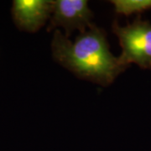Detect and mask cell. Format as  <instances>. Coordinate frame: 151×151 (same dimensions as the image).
Segmentation results:
<instances>
[{
	"mask_svg": "<svg viewBox=\"0 0 151 151\" xmlns=\"http://www.w3.org/2000/svg\"><path fill=\"white\" fill-rule=\"evenodd\" d=\"M55 61L81 79L108 86L127 68L109 49L106 31L93 24L71 42L55 30L51 44Z\"/></svg>",
	"mask_w": 151,
	"mask_h": 151,
	"instance_id": "cell-1",
	"label": "cell"
},
{
	"mask_svg": "<svg viewBox=\"0 0 151 151\" xmlns=\"http://www.w3.org/2000/svg\"><path fill=\"white\" fill-rule=\"evenodd\" d=\"M112 29L122 48V54L119 56L120 63L126 68L136 64L142 69L151 70L150 22L138 16L131 24L120 26L115 20Z\"/></svg>",
	"mask_w": 151,
	"mask_h": 151,
	"instance_id": "cell-2",
	"label": "cell"
},
{
	"mask_svg": "<svg viewBox=\"0 0 151 151\" xmlns=\"http://www.w3.org/2000/svg\"><path fill=\"white\" fill-rule=\"evenodd\" d=\"M92 18L93 13L86 0H55L47 30L62 27L68 38L74 30H79L81 34L86 32V28L90 29L94 24Z\"/></svg>",
	"mask_w": 151,
	"mask_h": 151,
	"instance_id": "cell-3",
	"label": "cell"
},
{
	"mask_svg": "<svg viewBox=\"0 0 151 151\" xmlns=\"http://www.w3.org/2000/svg\"><path fill=\"white\" fill-rule=\"evenodd\" d=\"M52 0H14L12 16L17 28L35 33L45 25L52 14Z\"/></svg>",
	"mask_w": 151,
	"mask_h": 151,
	"instance_id": "cell-4",
	"label": "cell"
},
{
	"mask_svg": "<svg viewBox=\"0 0 151 151\" xmlns=\"http://www.w3.org/2000/svg\"><path fill=\"white\" fill-rule=\"evenodd\" d=\"M110 3L118 14L127 17L133 14L139 16L142 13L151 9V0H112Z\"/></svg>",
	"mask_w": 151,
	"mask_h": 151,
	"instance_id": "cell-5",
	"label": "cell"
}]
</instances>
